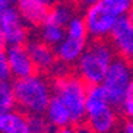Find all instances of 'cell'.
Instances as JSON below:
<instances>
[{"label":"cell","mask_w":133,"mask_h":133,"mask_svg":"<svg viewBox=\"0 0 133 133\" xmlns=\"http://www.w3.org/2000/svg\"><path fill=\"white\" fill-rule=\"evenodd\" d=\"M16 105L28 116L44 114L53 97V85L43 75H31L13 82Z\"/></svg>","instance_id":"1"},{"label":"cell","mask_w":133,"mask_h":133,"mask_svg":"<svg viewBox=\"0 0 133 133\" xmlns=\"http://www.w3.org/2000/svg\"><path fill=\"white\" fill-rule=\"evenodd\" d=\"M114 53L116 51L113 45L102 39H97L95 43L88 45L76 63L79 78L88 86L99 85L108 70L110 64L116 59Z\"/></svg>","instance_id":"2"},{"label":"cell","mask_w":133,"mask_h":133,"mask_svg":"<svg viewBox=\"0 0 133 133\" xmlns=\"http://www.w3.org/2000/svg\"><path fill=\"white\" fill-rule=\"evenodd\" d=\"M86 91L88 86L79 76H56L53 94L60 98L72 117V124H81L86 118Z\"/></svg>","instance_id":"3"},{"label":"cell","mask_w":133,"mask_h":133,"mask_svg":"<svg viewBox=\"0 0 133 133\" xmlns=\"http://www.w3.org/2000/svg\"><path fill=\"white\" fill-rule=\"evenodd\" d=\"M88 29L83 18L75 15L66 25V35L62 43L54 47L59 62L64 64H76L86 48Z\"/></svg>","instance_id":"4"},{"label":"cell","mask_w":133,"mask_h":133,"mask_svg":"<svg viewBox=\"0 0 133 133\" xmlns=\"http://www.w3.org/2000/svg\"><path fill=\"white\" fill-rule=\"evenodd\" d=\"M133 82V67L126 59H114L110 64L101 85L104 86L107 95L113 105H120L123 97Z\"/></svg>","instance_id":"5"},{"label":"cell","mask_w":133,"mask_h":133,"mask_svg":"<svg viewBox=\"0 0 133 133\" xmlns=\"http://www.w3.org/2000/svg\"><path fill=\"white\" fill-rule=\"evenodd\" d=\"M83 21L86 24L88 35L91 38L104 39L110 37L118 19L114 15H111L108 10H105L99 3H97L86 9L85 15H83Z\"/></svg>","instance_id":"6"},{"label":"cell","mask_w":133,"mask_h":133,"mask_svg":"<svg viewBox=\"0 0 133 133\" xmlns=\"http://www.w3.org/2000/svg\"><path fill=\"white\" fill-rule=\"evenodd\" d=\"M26 22L19 13L18 8H10L0 15V28L8 45H22L28 39Z\"/></svg>","instance_id":"7"},{"label":"cell","mask_w":133,"mask_h":133,"mask_svg":"<svg viewBox=\"0 0 133 133\" xmlns=\"http://www.w3.org/2000/svg\"><path fill=\"white\" fill-rule=\"evenodd\" d=\"M111 45L121 59L133 62V22L129 16L120 18L110 34Z\"/></svg>","instance_id":"8"},{"label":"cell","mask_w":133,"mask_h":133,"mask_svg":"<svg viewBox=\"0 0 133 133\" xmlns=\"http://www.w3.org/2000/svg\"><path fill=\"white\" fill-rule=\"evenodd\" d=\"M6 53H8L12 76H15V79L26 78V76L35 73L37 67L29 56L26 45H24V44L22 45H9Z\"/></svg>","instance_id":"9"},{"label":"cell","mask_w":133,"mask_h":133,"mask_svg":"<svg viewBox=\"0 0 133 133\" xmlns=\"http://www.w3.org/2000/svg\"><path fill=\"white\" fill-rule=\"evenodd\" d=\"M26 48L29 51L32 62L35 64V67L41 72H53L59 59L56 54V50L51 47L50 44L44 43L43 39H31L26 44Z\"/></svg>","instance_id":"10"},{"label":"cell","mask_w":133,"mask_h":133,"mask_svg":"<svg viewBox=\"0 0 133 133\" xmlns=\"http://www.w3.org/2000/svg\"><path fill=\"white\" fill-rule=\"evenodd\" d=\"M50 4L51 3L47 0H19L16 6L25 22L35 26L41 25L47 18Z\"/></svg>","instance_id":"11"},{"label":"cell","mask_w":133,"mask_h":133,"mask_svg":"<svg viewBox=\"0 0 133 133\" xmlns=\"http://www.w3.org/2000/svg\"><path fill=\"white\" fill-rule=\"evenodd\" d=\"M0 133H32L29 116L15 108L0 113Z\"/></svg>","instance_id":"12"},{"label":"cell","mask_w":133,"mask_h":133,"mask_svg":"<svg viewBox=\"0 0 133 133\" xmlns=\"http://www.w3.org/2000/svg\"><path fill=\"white\" fill-rule=\"evenodd\" d=\"M113 107L107 95L104 86L99 85H89L86 91V117L95 116L104 110Z\"/></svg>","instance_id":"13"},{"label":"cell","mask_w":133,"mask_h":133,"mask_svg":"<svg viewBox=\"0 0 133 133\" xmlns=\"http://www.w3.org/2000/svg\"><path fill=\"white\" fill-rule=\"evenodd\" d=\"M44 116L47 117V120L50 121V124L54 129H62V127H67L72 124V117L69 110L60 101V98L56 97L54 94H53L47 108L44 111Z\"/></svg>","instance_id":"14"},{"label":"cell","mask_w":133,"mask_h":133,"mask_svg":"<svg viewBox=\"0 0 133 133\" xmlns=\"http://www.w3.org/2000/svg\"><path fill=\"white\" fill-rule=\"evenodd\" d=\"M86 121L94 133H111L117 126V116L113 107H110L95 116L86 117Z\"/></svg>","instance_id":"15"},{"label":"cell","mask_w":133,"mask_h":133,"mask_svg":"<svg viewBox=\"0 0 133 133\" xmlns=\"http://www.w3.org/2000/svg\"><path fill=\"white\" fill-rule=\"evenodd\" d=\"M66 35V26L60 24H56L53 21L44 19L39 29V37L44 43L50 44L51 47H56L57 44L62 43V39Z\"/></svg>","instance_id":"16"},{"label":"cell","mask_w":133,"mask_h":133,"mask_svg":"<svg viewBox=\"0 0 133 133\" xmlns=\"http://www.w3.org/2000/svg\"><path fill=\"white\" fill-rule=\"evenodd\" d=\"M73 9H72L70 4L67 3H57L54 4L53 8H50V10H48V15L45 19L48 21H53V22H56V24H60L63 25V26H66L67 22L73 18Z\"/></svg>","instance_id":"17"},{"label":"cell","mask_w":133,"mask_h":133,"mask_svg":"<svg viewBox=\"0 0 133 133\" xmlns=\"http://www.w3.org/2000/svg\"><path fill=\"white\" fill-rule=\"evenodd\" d=\"M98 3L105 10H108L111 15L116 16L117 19H120V18L129 16L133 0H99Z\"/></svg>","instance_id":"18"},{"label":"cell","mask_w":133,"mask_h":133,"mask_svg":"<svg viewBox=\"0 0 133 133\" xmlns=\"http://www.w3.org/2000/svg\"><path fill=\"white\" fill-rule=\"evenodd\" d=\"M16 105L15 88L9 81H0V113L13 110Z\"/></svg>","instance_id":"19"},{"label":"cell","mask_w":133,"mask_h":133,"mask_svg":"<svg viewBox=\"0 0 133 133\" xmlns=\"http://www.w3.org/2000/svg\"><path fill=\"white\" fill-rule=\"evenodd\" d=\"M29 126L32 133H53V126L44 114H32L29 116Z\"/></svg>","instance_id":"20"},{"label":"cell","mask_w":133,"mask_h":133,"mask_svg":"<svg viewBox=\"0 0 133 133\" xmlns=\"http://www.w3.org/2000/svg\"><path fill=\"white\" fill-rule=\"evenodd\" d=\"M118 107H120V111L127 118H133V82L129 86V89H127L126 95L123 97V99H121Z\"/></svg>","instance_id":"21"},{"label":"cell","mask_w":133,"mask_h":133,"mask_svg":"<svg viewBox=\"0 0 133 133\" xmlns=\"http://www.w3.org/2000/svg\"><path fill=\"white\" fill-rule=\"evenodd\" d=\"M12 78V70H10V64H9L8 53L0 48V81H9Z\"/></svg>","instance_id":"22"},{"label":"cell","mask_w":133,"mask_h":133,"mask_svg":"<svg viewBox=\"0 0 133 133\" xmlns=\"http://www.w3.org/2000/svg\"><path fill=\"white\" fill-rule=\"evenodd\" d=\"M18 2H19V0H0V15H2L4 10H8V9L16 6Z\"/></svg>","instance_id":"23"},{"label":"cell","mask_w":133,"mask_h":133,"mask_svg":"<svg viewBox=\"0 0 133 133\" xmlns=\"http://www.w3.org/2000/svg\"><path fill=\"white\" fill-rule=\"evenodd\" d=\"M76 2H78L79 6H82V8L88 9V8H91V6L97 4L98 2H99V0H76Z\"/></svg>","instance_id":"24"},{"label":"cell","mask_w":133,"mask_h":133,"mask_svg":"<svg viewBox=\"0 0 133 133\" xmlns=\"http://www.w3.org/2000/svg\"><path fill=\"white\" fill-rule=\"evenodd\" d=\"M123 133H133V118H129L124 123V126H123Z\"/></svg>","instance_id":"25"},{"label":"cell","mask_w":133,"mask_h":133,"mask_svg":"<svg viewBox=\"0 0 133 133\" xmlns=\"http://www.w3.org/2000/svg\"><path fill=\"white\" fill-rule=\"evenodd\" d=\"M53 133H76V130L72 129L70 126H67V127H62V129H56Z\"/></svg>","instance_id":"26"},{"label":"cell","mask_w":133,"mask_h":133,"mask_svg":"<svg viewBox=\"0 0 133 133\" xmlns=\"http://www.w3.org/2000/svg\"><path fill=\"white\" fill-rule=\"evenodd\" d=\"M75 130H76V133H94L89 126H79L78 129H75Z\"/></svg>","instance_id":"27"},{"label":"cell","mask_w":133,"mask_h":133,"mask_svg":"<svg viewBox=\"0 0 133 133\" xmlns=\"http://www.w3.org/2000/svg\"><path fill=\"white\" fill-rule=\"evenodd\" d=\"M4 45H6V41H4V35L2 32V28H0V48H3Z\"/></svg>","instance_id":"28"},{"label":"cell","mask_w":133,"mask_h":133,"mask_svg":"<svg viewBox=\"0 0 133 133\" xmlns=\"http://www.w3.org/2000/svg\"><path fill=\"white\" fill-rule=\"evenodd\" d=\"M129 18H130V21L133 22V4H132V8H130V12H129Z\"/></svg>","instance_id":"29"},{"label":"cell","mask_w":133,"mask_h":133,"mask_svg":"<svg viewBox=\"0 0 133 133\" xmlns=\"http://www.w3.org/2000/svg\"><path fill=\"white\" fill-rule=\"evenodd\" d=\"M47 2H50V3H51V2H53V0H47Z\"/></svg>","instance_id":"30"}]
</instances>
